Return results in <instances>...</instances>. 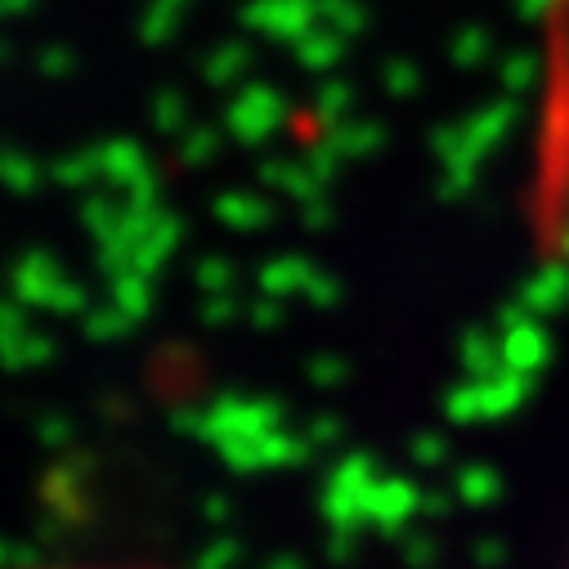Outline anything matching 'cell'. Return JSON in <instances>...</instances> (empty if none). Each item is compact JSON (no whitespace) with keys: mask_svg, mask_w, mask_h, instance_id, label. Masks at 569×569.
<instances>
[]
</instances>
